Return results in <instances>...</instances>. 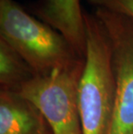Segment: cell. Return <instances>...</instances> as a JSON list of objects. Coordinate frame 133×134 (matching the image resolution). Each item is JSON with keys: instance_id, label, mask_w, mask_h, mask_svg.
Wrapping results in <instances>:
<instances>
[{"instance_id": "1", "label": "cell", "mask_w": 133, "mask_h": 134, "mask_svg": "<svg viewBox=\"0 0 133 134\" xmlns=\"http://www.w3.org/2000/svg\"><path fill=\"white\" fill-rule=\"evenodd\" d=\"M86 55L78 83L83 134H108L115 103L116 77L108 33L94 14L84 10Z\"/></svg>"}, {"instance_id": "2", "label": "cell", "mask_w": 133, "mask_h": 134, "mask_svg": "<svg viewBox=\"0 0 133 134\" xmlns=\"http://www.w3.org/2000/svg\"><path fill=\"white\" fill-rule=\"evenodd\" d=\"M0 38L42 75L82 60L58 31L31 16L15 0H0Z\"/></svg>"}, {"instance_id": "3", "label": "cell", "mask_w": 133, "mask_h": 134, "mask_svg": "<svg viewBox=\"0 0 133 134\" xmlns=\"http://www.w3.org/2000/svg\"><path fill=\"white\" fill-rule=\"evenodd\" d=\"M84 61L47 75H34L16 90L37 108L53 134H83L78 83Z\"/></svg>"}, {"instance_id": "4", "label": "cell", "mask_w": 133, "mask_h": 134, "mask_svg": "<svg viewBox=\"0 0 133 134\" xmlns=\"http://www.w3.org/2000/svg\"><path fill=\"white\" fill-rule=\"evenodd\" d=\"M94 15L108 33L116 77L108 134H133V19L102 8H95Z\"/></svg>"}, {"instance_id": "5", "label": "cell", "mask_w": 133, "mask_h": 134, "mask_svg": "<svg viewBox=\"0 0 133 134\" xmlns=\"http://www.w3.org/2000/svg\"><path fill=\"white\" fill-rule=\"evenodd\" d=\"M36 18L58 31L80 58L86 55V29L80 0H38Z\"/></svg>"}, {"instance_id": "6", "label": "cell", "mask_w": 133, "mask_h": 134, "mask_svg": "<svg viewBox=\"0 0 133 134\" xmlns=\"http://www.w3.org/2000/svg\"><path fill=\"white\" fill-rule=\"evenodd\" d=\"M46 120L35 105L16 91L0 93V134H38Z\"/></svg>"}, {"instance_id": "7", "label": "cell", "mask_w": 133, "mask_h": 134, "mask_svg": "<svg viewBox=\"0 0 133 134\" xmlns=\"http://www.w3.org/2000/svg\"><path fill=\"white\" fill-rule=\"evenodd\" d=\"M34 76V74L20 55L0 38V83L2 89L16 91Z\"/></svg>"}, {"instance_id": "8", "label": "cell", "mask_w": 133, "mask_h": 134, "mask_svg": "<svg viewBox=\"0 0 133 134\" xmlns=\"http://www.w3.org/2000/svg\"><path fill=\"white\" fill-rule=\"evenodd\" d=\"M95 8H102L133 19V0H87Z\"/></svg>"}, {"instance_id": "9", "label": "cell", "mask_w": 133, "mask_h": 134, "mask_svg": "<svg viewBox=\"0 0 133 134\" xmlns=\"http://www.w3.org/2000/svg\"><path fill=\"white\" fill-rule=\"evenodd\" d=\"M38 134H53L52 131L50 129V127L49 126V125L47 124V122L45 123L43 126H42V128L41 129L40 132H39Z\"/></svg>"}]
</instances>
